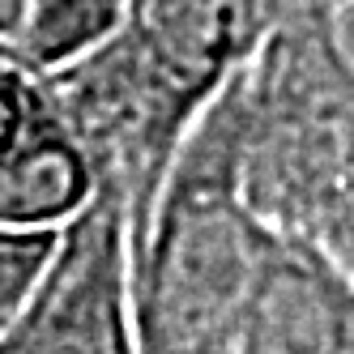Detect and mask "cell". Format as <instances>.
I'll list each match as a JSON object with an SVG mask.
<instances>
[{"label":"cell","instance_id":"obj_7","mask_svg":"<svg viewBox=\"0 0 354 354\" xmlns=\"http://www.w3.org/2000/svg\"><path fill=\"white\" fill-rule=\"evenodd\" d=\"M17 9H21V0H0V43L5 47L13 39V26H17Z\"/></svg>","mask_w":354,"mask_h":354},{"label":"cell","instance_id":"obj_6","mask_svg":"<svg viewBox=\"0 0 354 354\" xmlns=\"http://www.w3.org/2000/svg\"><path fill=\"white\" fill-rule=\"evenodd\" d=\"M60 226H13L0 222V328H5L21 303L30 299L35 282L43 277L56 252Z\"/></svg>","mask_w":354,"mask_h":354},{"label":"cell","instance_id":"obj_2","mask_svg":"<svg viewBox=\"0 0 354 354\" xmlns=\"http://www.w3.org/2000/svg\"><path fill=\"white\" fill-rule=\"evenodd\" d=\"M129 265L120 196L94 192L60 226L30 299L0 328V354H137Z\"/></svg>","mask_w":354,"mask_h":354},{"label":"cell","instance_id":"obj_5","mask_svg":"<svg viewBox=\"0 0 354 354\" xmlns=\"http://www.w3.org/2000/svg\"><path fill=\"white\" fill-rule=\"evenodd\" d=\"M124 9L129 0H21L9 52L39 73H60L107 43Z\"/></svg>","mask_w":354,"mask_h":354},{"label":"cell","instance_id":"obj_3","mask_svg":"<svg viewBox=\"0 0 354 354\" xmlns=\"http://www.w3.org/2000/svg\"><path fill=\"white\" fill-rule=\"evenodd\" d=\"M261 273L257 235L239 209L192 201L162 231V257L149 290L154 354H226Z\"/></svg>","mask_w":354,"mask_h":354},{"label":"cell","instance_id":"obj_4","mask_svg":"<svg viewBox=\"0 0 354 354\" xmlns=\"http://www.w3.org/2000/svg\"><path fill=\"white\" fill-rule=\"evenodd\" d=\"M43 73L0 43V222L64 226L98 192L94 162Z\"/></svg>","mask_w":354,"mask_h":354},{"label":"cell","instance_id":"obj_1","mask_svg":"<svg viewBox=\"0 0 354 354\" xmlns=\"http://www.w3.org/2000/svg\"><path fill=\"white\" fill-rule=\"evenodd\" d=\"M273 0H129L120 26L68 68L94 73L86 103L184 120L269 30Z\"/></svg>","mask_w":354,"mask_h":354}]
</instances>
